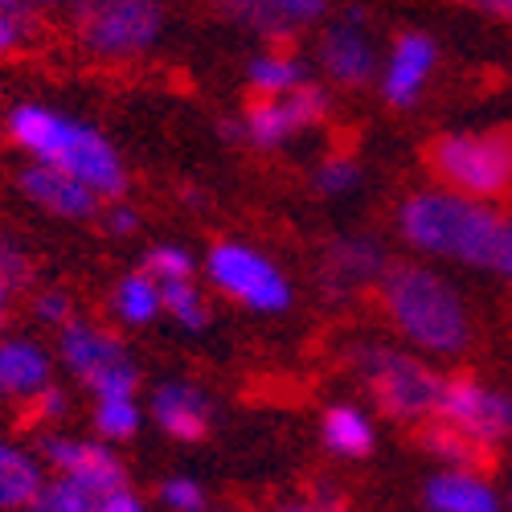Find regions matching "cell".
<instances>
[{"label":"cell","instance_id":"d6a6232c","mask_svg":"<svg viewBox=\"0 0 512 512\" xmlns=\"http://www.w3.org/2000/svg\"><path fill=\"white\" fill-rule=\"evenodd\" d=\"M95 512H144L140 508V500L127 492V488H119V492H107L99 504H95Z\"/></svg>","mask_w":512,"mask_h":512},{"label":"cell","instance_id":"8d00e7d4","mask_svg":"<svg viewBox=\"0 0 512 512\" xmlns=\"http://www.w3.org/2000/svg\"><path fill=\"white\" fill-rule=\"evenodd\" d=\"M41 5H54V0H0V9H9V13H33Z\"/></svg>","mask_w":512,"mask_h":512},{"label":"cell","instance_id":"ac0fdd59","mask_svg":"<svg viewBox=\"0 0 512 512\" xmlns=\"http://www.w3.org/2000/svg\"><path fill=\"white\" fill-rule=\"evenodd\" d=\"M50 381V357L33 340L0 345V394H41Z\"/></svg>","mask_w":512,"mask_h":512},{"label":"cell","instance_id":"cb8c5ba5","mask_svg":"<svg viewBox=\"0 0 512 512\" xmlns=\"http://www.w3.org/2000/svg\"><path fill=\"white\" fill-rule=\"evenodd\" d=\"M103 496L95 488H87L74 476H58L54 484H41L37 496L29 500V512H95Z\"/></svg>","mask_w":512,"mask_h":512},{"label":"cell","instance_id":"7402d4cb","mask_svg":"<svg viewBox=\"0 0 512 512\" xmlns=\"http://www.w3.org/2000/svg\"><path fill=\"white\" fill-rule=\"evenodd\" d=\"M41 488V472L29 455L0 443V508H29Z\"/></svg>","mask_w":512,"mask_h":512},{"label":"cell","instance_id":"e0dca14e","mask_svg":"<svg viewBox=\"0 0 512 512\" xmlns=\"http://www.w3.org/2000/svg\"><path fill=\"white\" fill-rule=\"evenodd\" d=\"M152 414L156 422L164 426L173 439H201L209 431V422H213V406L201 390L193 386H181V381H173V386H160L156 398H152Z\"/></svg>","mask_w":512,"mask_h":512},{"label":"cell","instance_id":"4fadbf2b","mask_svg":"<svg viewBox=\"0 0 512 512\" xmlns=\"http://www.w3.org/2000/svg\"><path fill=\"white\" fill-rule=\"evenodd\" d=\"M46 459L58 467L62 476H74L87 488H95L99 496L119 492L123 488V463L99 447V443H78V439H46Z\"/></svg>","mask_w":512,"mask_h":512},{"label":"cell","instance_id":"4316f807","mask_svg":"<svg viewBox=\"0 0 512 512\" xmlns=\"http://www.w3.org/2000/svg\"><path fill=\"white\" fill-rule=\"evenodd\" d=\"M95 426L107 439H132L136 426H140V410L132 398H103L95 410Z\"/></svg>","mask_w":512,"mask_h":512},{"label":"cell","instance_id":"7a4b0ae2","mask_svg":"<svg viewBox=\"0 0 512 512\" xmlns=\"http://www.w3.org/2000/svg\"><path fill=\"white\" fill-rule=\"evenodd\" d=\"M13 140L37 156V164H54L62 173L78 177L82 185H91L99 197H119L127 189L123 164L115 148L87 123H74L50 107H17L9 115Z\"/></svg>","mask_w":512,"mask_h":512},{"label":"cell","instance_id":"e575fe53","mask_svg":"<svg viewBox=\"0 0 512 512\" xmlns=\"http://www.w3.org/2000/svg\"><path fill=\"white\" fill-rule=\"evenodd\" d=\"M463 5H472V9H476V13H484V17L512 21V0H463Z\"/></svg>","mask_w":512,"mask_h":512},{"label":"cell","instance_id":"ffe728a7","mask_svg":"<svg viewBox=\"0 0 512 512\" xmlns=\"http://www.w3.org/2000/svg\"><path fill=\"white\" fill-rule=\"evenodd\" d=\"M422 447L431 451L439 463L455 467V472H476V467H484V459H488V447L476 443L467 431H459V426H451L447 418L426 426V431H422Z\"/></svg>","mask_w":512,"mask_h":512},{"label":"cell","instance_id":"60d3db41","mask_svg":"<svg viewBox=\"0 0 512 512\" xmlns=\"http://www.w3.org/2000/svg\"><path fill=\"white\" fill-rule=\"evenodd\" d=\"M508 500H512V496H508Z\"/></svg>","mask_w":512,"mask_h":512},{"label":"cell","instance_id":"f1b7e54d","mask_svg":"<svg viewBox=\"0 0 512 512\" xmlns=\"http://www.w3.org/2000/svg\"><path fill=\"white\" fill-rule=\"evenodd\" d=\"M357 181H361V173H357L353 160H324L320 173H316V189L320 193H349Z\"/></svg>","mask_w":512,"mask_h":512},{"label":"cell","instance_id":"5b68a950","mask_svg":"<svg viewBox=\"0 0 512 512\" xmlns=\"http://www.w3.org/2000/svg\"><path fill=\"white\" fill-rule=\"evenodd\" d=\"M435 173L463 197H500L512 185V140L459 132L431 148Z\"/></svg>","mask_w":512,"mask_h":512},{"label":"cell","instance_id":"30bf717a","mask_svg":"<svg viewBox=\"0 0 512 512\" xmlns=\"http://www.w3.org/2000/svg\"><path fill=\"white\" fill-rule=\"evenodd\" d=\"M439 414L467 431L476 443H504L512 435V398L508 394H496L480 381H447L443 386V402H439Z\"/></svg>","mask_w":512,"mask_h":512},{"label":"cell","instance_id":"9c48e42d","mask_svg":"<svg viewBox=\"0 0 512 512\" xmlns=\"http://www.w3.org/2000/svg\"><path fill=\"white\" fill-rule=\"evenodd\" d=\"M324 111H328V95L320 87H312V82H304V87H295L287 95H263L246 111L242 132L259 148H279L295 132H304L316 119H324Z\"/></svg>","mask_w":512,"mask_h":512},{"label":"cell","instance_id":"277c9868","mask_svg":"<svg viewBox=\"0 0 512 512\" xmlns=\"http://www.w3.org/2000/svg\"><path fill=\"white\" fill-rule=\"evenodd\" d=\"M357 369L365 377L369 394L377 398V406L394 418H422V414L439 410V402H443L447 381L406 353L373 345V349L357 353Z\"/></svg>","mask_w":512,"mask_h":512},{"label":"cell","instance_id":"d6986e66","mask_svg":"<svg viewBox=\"0 0 512 512\" xmlns=\"http://www.w3.org/2000/svg\"><path fill=\"white\" fill-rule=\"evenodd\" d=\"M426 504L435 512H500V500L472 472H443L426 484Z\"/></svg>","mask_w":512,"mask_h":512},{"label":"cell","instance_id":"8fae6325","mask_svg":"<svg viewBox=\"0 0 512 512\" xmlns=\"http://www.w3.org/2000/svg\"><path fill=\"white\" fill-rule=\"evenodd\" d=\"M381 271H386V254L373 238H336L324 250V263H320V283L328 300H345V295L361 291L365 283H373Z\"/></svg>","mask_w":512,"mask_h":512},{"label":"cell","instance_id":"52a82bcc","mask_svg":"<svg viewBox=\"0 0 512 512\" xmlns=\"http://www.w3.org/2000/svg\"><path fill=\"white\" fill-rule=\"evenodd\" d=\"M62 357L66 365L95 390V398H132L136 394V365L123 353L115 336L95 324H62Z\"/></svg>","mask_w":512,"mask_h":512},{"label":"cell","instance_id":"6da1fadb","mask_svg":"<svg viewBox=\"0 0 512 512\" xmlns=\"http://www.w3.org/2000/svg\"><path fill=\"white\" fill-rule=\"evenodd\" d=\"M398 230L410 246L480 267L492 275H512V218L480 205L463 193H414L398 209Z\"/></svg>","mask_w":512,"mask_h":512},{"label":"cell","instance_id":"d590c367","mask_svg":"<svg viewBox=\"0 0 512 512\" xmlns=\"http://www.w3.org/2000/svg\"><path fill=\"white\" fill-rule=\"evenodd\" d=\"M107 226H111V234H132L140 222H136V213H132V209H111Z\"/></svg>","mask_w":512,"mask_h":512},{"label":"cell","instance_id":"83f0119b","mask_svg":"<svg viewBox=\"0 0 512 512\" xmlns=\"http://www.w3.org/2000/svg\"><path fill=\"white\" fill-rule=\"evenodd\" d=\"M144 271L156 283H177V279H189L193 275V259H189L181 246H152L148 259H144Z\"/></svg>","mask_w":512,"mask_h":512},{"label":"cell","instance_id":"4dcf8cb0","mask_svg":"<svg viewBox=\"0 0 512 512\" xmlns=\"http://www.w3.org/2000/svg\"><path fill=\"white\" fill-rule=\"evenodd\" d=\"M25 37H29V13H9V9H0V54L17 50Z\"/></svg>","mask_w":512,"mask_h":512},{"label":"cell","instance_id":"f35d334b","mask_svg":"<svg viewBox=\"0 0 512 512\" xmlns=\"http://www.w3.org/2000/svg\"><path fill=\"white\" fill-rule=\"evenodd\" d=\"M5 300H9V283L0 279V320H5Z\"/></svg>","mask_w":512,"mask_h":512},{"label":"cell","instance_id":"7c38bea8","mask_svg":"<svg viewBox=\"0 0 512 512\" xmlns=\"http://www.w3.org/2000/svg\"><path fill=\"white\" fill-rule=\"evenodd\" d=\"M435 62H439V50H435L431 37L426 33H402L394 54H390L386 74H381V91H386V99L394 107H414L422 87H426V78H431V70H435Z\"/></svg>","mask_w":512,"mask_h":512},{"label":"cell","instance_id":"2e32d148","mask_svg":"<svg viewBox=\"0 0 512 512\" xmlns=\"http://www.w3.org/2000/svg\"><path fill=\"white\" fill-rule=\"evenodd\" d=\"M222 13L254 33L283 37L324 13V0H222Z\"/></svg>","mask_w":512,"mask_h":512},{"label":"cell","instance_id":"3957f363","mask_svg":"<svg viewBox=\"0 0 512 512\" xmlns=\"http://www.w3.org/2000/svg\"><path fill=\"white\" fill-rule=\"evenodd\" d=\"M381 300L394 328L431 353H459L467 345V312L455 287L426 267H390Z\"/></svg>","mask_w":512,"mask_h":512},{"label":"cell","instance_id":"484cf974","mask_svg":"<svg viewBox=\"0 0 512 512\" xmlns=\"http://www.w3.org/2000/svg\"><path fill=\"white\" fill-rule=\"evenodd\" d=\"M160 291H164V308L177 316V324H185L189 332H197V328L209 324V308L201 304V295H197V287L189 279L160 283Z\"/></svg>","mask_w":512,"mask_h":512},{"label":"cell","instance_id":"1f68e13d","mask_svg":"<svg viewBox=\"0 0 512 512\" xmlns=\"http://www.w3.org/2000/svg\"><path fill=\"white\" fill-rule=\"evenodd\" d=\"M37 316L46 320V324H70V304H66V295H58V291L41 295V300H37Z\"/></svg>","mask_w":512,"mask_h":512},{"label":"cell","instance_id":"5bb4252c","mask_svg":"<svg viewBox=\"0 0 512 512\" xmlns=\"http://www.w3.org/2000/svg\"><path fill=\"white\" fill-rule=\"evenodd\" d=\"M21 189L41 205L58 213V218H91L99 209V193L91 185H82L78 177L62 173L54 164H33L21 173Z\"/></svg>","mask_w":512,"mask_h":512},{"label":"cell","instance_id":"ba28073f","mask_svg":"<svg viewBox=\"0 0 512 512\" xmlns=\"http://www.w3.org/2000/svg\"><path fill=\"white\" fill-rule=\"evenodd\" d=\"M209 279L218 283L230 300L254 312H283L291 304V287L275 263L242 242H222L209 254Z\"/></svg>","mask_w":512,"mask_h":512},{"label":"cell","instance_id":"8992f818","mask_svg":"<svg viewBox=\"0 0 512 512\" xmlns=\"http://www.w3.org/2000/svg\"><path fill=\"white\" fill-rule=\"evenodd\" d=\"M70 13L78 37L111 58L148 50L164 25L160 0H70Z\"/></svg>","mask_w":512,"mask_h":512},{"label":"cell","instance_id":"836d02e7","mask_svg":"<svg viewBox=\"0 0 512 512\" xmlns=\"http://www.w3.org/2000/svg\"><path fill=\"white\" fill-rule=\"evenodd\" d=\"M37 410L46 414V418H58V414H66V394H62V390H50V386H46V390L37 394Z\"/></svg>","mask_w":512,"mask_h":512},{"label":"cell","instance_id":"f546056e","mask_svg":"<svg viewBox=\"0 0 512 512\" xmlns=\"http://www.w3.org/2000/svg\"><path fill=\"white\" fill-rule=\"evenodd\" d=\"M160 496H164V504L173 508V512H201V508H205V492H201L193 480H185V476L164 480Z\"/></svg>","mask_w":512,"mask_h":512},{"label":"cell","instance_id":"d4e9b609","mask_svg":"<svg viewBox=\"0 0 512 512\" xmlns=\"http://www.w3.org/2000/svg\"><path fill=\"white\" fill-rule=\"evenodd\" d=\"M304 82H308L304 62H295L287 54H267L250 62V87L259 95H287L295 87H304Z\"/></svg>","mask_w":512,"mask_h":512},{"label":"cell","instance_id":"44dd1931","mask_svg":"<svg viewBox=\"0 0 512 512\" xmlns=\"http://www.w3.org/2000/svg\"><path fill=\"white\" fill-rule=\"evenodd\" d=\"M324 443L345 459H361V455L373 451V426L353 406H332L324 414Z\"/></svg>","mask_w":512,"mask_h":512},{"label":"cell","instance_id":"603a6c76","mask_svg":"<svg viewBox=\"0 0 512 512\" xmlns=\"http://www.w3.org/2000/svg\"><path fill=\"white\" fill-rule=\"evenodd\" d=\"M160 308H164V291H160V283H156L148 271L127 275V279L119 283V291H115V312H119L127 324H148Z\"/></svg>","mask_w":512,"mask_h":512},{"label":"cell","instance_id":"ab89813d","mask_svg":"<svg viewBox=\"0 0 512 512\" xmlns=\"http://www.w3.org/2000/svg\"><path fill=\"white\" fill-rule=\"evenodd\" d=\"M0 254H5V250H0Z\"/></svg>","mask_w":512,"mask_h":512},{"label":"cell","instance_id":"74e56055","mask_svg":"<svg viewBox=\"0 0 512 512\" xmlns=\"http://www.w3.org/2000/svg\"><path fill=\"white\" fill-rule=\"evenodd\" d=\"M279 512H320L316 504H287V508H279Z\"/></svg>","mask_w":512,"mask_h":512},{"label":"cell","instance_id":"9a60e30c","mask_svg":"<svg viewBox=\"0 0 512 512\" xmlns=\"http://www.w3.org/2000/svg\"><path fill=\"white\" fill-rule=\"evenodd\" d=\"M361 21H365V13L353 9L336 29H328L324 46H320L324 70H328L336 82H345V87L369 82V78H373V66H377V54H373V46H369V37L361 33Z\"/></svg>","mask_w":512,"mask_h":512}]
</instances>
